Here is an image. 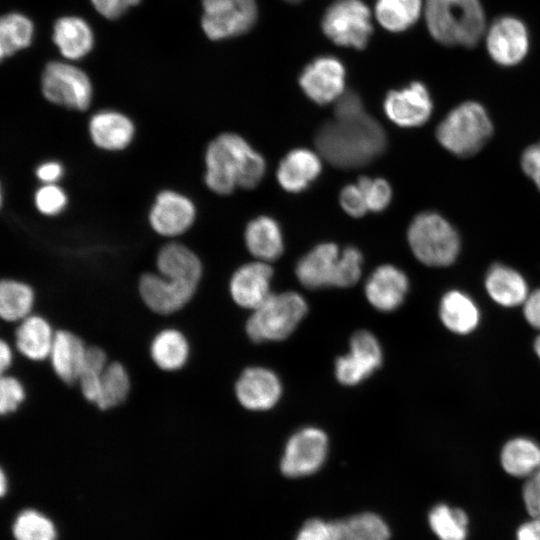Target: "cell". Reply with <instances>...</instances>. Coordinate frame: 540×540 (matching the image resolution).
I'll return each instance as SVG.
<instances>
[{
  "label": "cell",
  "instance_id": "47",
  "mask_svg": "<svg viewBox=\"0 0 540 540\" xmlns=\"http://www.w3.org/2000/svg\"><path fill=\"white\" fill-rule=\"evenodd\" d=\"M524 173L534 182L540 191V142L527 147L521 156Z\"/></svg>",
  "mask_w": 540,
  "mask_h": 540
},
{
  "label": "cell",
  "instance_id": "35",
  "mask_svg": "<svg viewBox=\"0 0 540 540\" xmlns=\"http://www.w3.org/2000/svg\"><path fill=\"white\" fill-rule=\"evenodd\" d=\"M130 390L127 370L119 362L107 365L101 378V387L97 407L101 410L113 408L122 403Z\"/></svg>",
  "mask_w": 540,
  "mask_h": 540
},
{
  "label": "cell",
  "instance_id": "18",
  "mask_svg": "<svg viewBox=\"0 0 540 540\" xmlns=\"http://www.w3.org/2000/svg\"><path fill=\"white\" fill-rule=\"evenodd\" d=\"M341 252L333 243H323L303 256L296 266L298 280L307 288L337 285Z\"/></svg>",
  "mask_w": 540,
  "mask_h": 540
},
{
  "label": "cell",
  "instance_id": "24",
  "mask_svg": "<svg viewBox=\"0 0 540 540\" xmlns=\"http://www.w3.org/2000/svg\"><path fill=\"white\" fill-rule=\"evenodd\" d=\"M55 333L41 316L30 315L20 321L15 332L18 351L32 361H43L50 356Z\"/></svg>",
  "mask_w": 540,
  "mask_h": 540
},
{
  "label": "cell",
  "instance_id": "1",
  "mask_svg": "<svg viewBox=\"0 0 540 540\" xmlns=\"http://www.w3.org/2000/svg\"><path fill=\"white\" fill-rule=\"evenodd\" d=\"M386 143L382 126L365 111L326 122L315 137L320 154L344 169L368 164L384 151Z\"/></svg>",
  "mask_w": 540,
  "mask_h": 540
},
{
  "label": "cell",
  "instance_id": "48",
  "mask_svg": "<svg viewBox=\"0 0 540 540\" xmlns=\"http://www.w3.org/2000/svg\"><path fill=\"white\" fill-rule=\"evenodd\" d=\"M94 8L108 19L119 18L129 7L139 3L140 0H90Z\"/></svg>",
  "mask_w": 540,
  "mask_h": 540
},
{
  "label": "cell",
  "instance_id": "55",
  "mask_svg": "<svg viewBox=\"0 0 540 540\" xmlns=\"http://www.w3.org/2000/svg\"><path fill=\"white\" fill-rule=\"evenodd\" d=\"M285 1H288V2H290V3H297V2H299V1H301V0H285Z\"/></svg>",
  "mask_w": 540,
  "mask_h": 540
},
{
  "label": "cell",
  "instance_id": "38",
  "mask_svg": "<svg viewBox=\"0 0 540 540\" xmlns=\"http://www.w3.org/2000/svg\"><path fill=\"white\" fill-rule=\"evenodd\" d=\"M107 365V356L101 348L91 347L87 350L84 367L78 381L85 399L95 405L100 394L102 374Z\"/></svg>",
  "mask_w": 540,
  "mask_h": 540
},
{
  "label": "cell",
  "instance_id": "3",
  "mask_svg": "<svg viewBox=\"0 0 540 540\" xmlns=\"http://www.w3.org/2000/svg\"><path fill=\"white\" fill-rule=\"evenodd\" d=\"M423 13L429 34L444 46L474 47L487 30L480 0H424Z\"/></svg>",
  "mask_w": 540,
  "mask_h": 540
},
{
  "label": "cell",
  "instance_id": "2",
  "mask_svg": "<svg viewBox=\"0 0 540 540\" xmlns=\"http://www.w3.org/2000/svg\"><path fill=\"white\" fill-rule=\"evenodd\" d=\"M205 164L206 185L221 195L231 193L237 186L255 187L265 172L263 157L233 133L221 134L209 143Z\"/></svg>",
  "mask_w": 540,
  "mask_h": 540
},
{
  "label": "cell",
  "instance_id": "17",
  "mask_svg": "<svg viewBox=\"0 0 540 540\" xmlns=\"http://www.w3.org/2000/svg\"><path fill=\"white\" fill-rule=\"evenodd\" d=\"M239 403L249 410L272 408L280 399L282 386L278 376L263 367L247 368L235 385Z\"/></svg>",
  "mask_w": 540,
  "mask_h": 540
},
{
  "label": "cell",
  "instance_id": "6",
  "mask_svg": "<svg viewBox=\"0 0 540 540\" xmlns=\"http://www.w3.org/2000/svg\"><path fill=\"white\" fill-rule=\"evenodd\" d=\"M306 313L307 303L300 294H271L253 310L246 331L255 342L283 340L296 329Z\"/></svg>",
  "mask_w": 540,
  "mask_h": 540
},
{
  "label": "cell",
  "instance_id": "46",
  "mask_svg": "<svg viewBox=\"0 0 540 540\" xmlns=\"http://www.w3.org/2000/svg\"><path fill=\"white\" fill-rule=\"evenodd\" d=\"M523 500L532 517L540 516V468L528 477L523 487Z\"/></svg>",
  "mask_w": 540,
  "mask_h": 540
},
{
  "label": "cell",
  "instance_id": "52",
  "mask_svg": "<svg viewBox=\"0 0 540 540\" xmlns=\"http://www.w3.org/2000/svg\"><path fill=\"white\" fill-rule=\"evenodd\" d=\"M13 355L10 346L5 342L0 343V368L4 372L12 363Z\"/></svg>",
  "mask_w": 540,
  "mask_h": 540
},
{
  "label": "cell",
  "instance_id": "21",
  "mask_svg": "<svg viewBox=\"0 0 540 540\" xmlns=\"http://www.w3.org/2000/svg\"><path fill=\"white\" fill-rule=\"evenodd\" d=\"M87 347L72 332L59 330L55 333L50 362L55 374L65 383L79 380L82 373Z\"/></svg>",
  "mask_w": 540,
  "mask_h": 540
},
{
  "label": "cell",
  "instance_id": "54",
  "mask_svg": "<svg viewBox=\"0 0 540 540\" xmlns=\"http://www.w3.org/2000/svg\"><path fill=\"white\" fill-rule=\"evenodd\" d=\"M534 350L540 359V335L535 339Z\"/></svg>",
  "mask_w": 540,
  "mask_h": 540
},
{
  "label": "cell",
  "instance_id": "49",
  "mask_svg": "<svg viewBox=\"0 0 540 540\" xmlns=\"http://www.w3.org/2000/svg\"><path fill=\"white\" fill-rule=\"evenodd\" d=\"M523 313L526 321L540 330V289L530 293L523 303Z\"/></svg>",
  "mask_w": 540,
  "mask_h": 540
},
{
  "label": "cell",
  "instance_id": "11",
  "mask_svg": "<svg viewBox=\"0 0 540 540\" xmlns=\"http://www.w3.org/2000/svg\"><path fill=\"white\" fill-rule=\"evenodd\" d=\"M328 451L327 435L319 428L306 427L288 440L281 459V471L288 477H302L316 472Z\"/></svg>",
  "mask_w": 540,
  "mask_h": 540
},
{
  "label": "cell",
  "instance_id": "27",
  "mask_svg": "<svg viewBox=\"0 0 540 540\" xmlns=\"http://www.w3.org/2000/svg\"><path fill=\"white\" fill-rule=\"evenodd\" d=\"M439 315L447 329L460 335L471 333L480 320L479 309L475 302L458 290H451L442 297Z\"/></svg>",
  "mask_w": 540,
  "mask_h": 540
},
{
  "label": "cell",
  "instance_id": "22",
  "mask_svg": "<svg viewBox=\"0 0 540 540\" xmlns=\"http://www.w3.org/2000/svg\"><path fill=\"white\" fill-rule=\"evenodd\" d=\"M321 161L313 151L299 148L290 151L280 162L277 180L292 193L305 190L320 174Z\"/></svg>",
  "mask_w": 540,
  "mask_h": 540
},
{
  "label": "cell",
  "instance_id": "9",
  "mask_svg": "<svg viewBox=\"0 0 540 540\" xmlns=\"http://www.w3.org/2000/svg\"><path fill=\"white\" fill-rule=\"evenodd\" d=\"M202 28L212 40L247 32L257 18L255 0H202Z\"/></svg>",
  "mask_w": 540,
  "mask_h": 540
},
{
  "label": "cell",
  "instance_id": "44",
  "mask_svg": "<svg viewBox=\"0 0 540 540\" xmlns=\"http://www.w3.org/2000/svg\"><path fill=\"white\" fill-rule=\"evenodd\" d=\"M25 399V389L15 377L4 375L0 381V412L2 415L17 410Z\"/></svg>",
  "mask_w": 540,
  "mask_h": 540
},
{
  "label": "cell",
  "instance_id": "36",
  "mask_svg": "<svg viewBox=\"0 0 540 540\" xmlns=\"http://www.w3.org/2000/svg\"><path fill=\"white\" fill-rule=\"evenodd\" d=\"M429 523L440 540H465L467 536L468 519L460 509L439 504L431 510Z\"/></svg>",
  "mask_w": 540,
  "mask_h": 540
},
{
  "label": "cell",
  "instance_id": "41",
  "mask_svg": "<svg viewBox=\"0 0 540 540\" xmlns=\"http://www.w3.org/2000/svg\"><path fill=\"white\" fill-rule=\"evenodd\" d=\"M362 254L355 247H347L341 252L336 287H350L360 278Z\"/></svg>",
  "mask_w": 540,
  "mask_h": 540
},
{
  "label": "cell",
  "instance_id": "4",
  "mask_svg": "<svg viewBox=\"0 0 540 540\" xmlns=\"http://www.w3.org/2000/svg\"><path fill=\"white\" fill-rule=\"evenodd\" d=\"M493 133L492 122L478 102L466 101L452 109L436 129L438 142L459 157L479 152Z\"/></svg>",
  "mask_w": 540,
  "mask_h": 540
},
{
  "label": "cell",
  "instance_id": "20",
  "mask_svg": "<svg viewBox=\"0 0 540 540\" xmlns=\"http://www.w3.org/2000/svg\"><path fill=\"white\" fill-rule=\"evenodd\" d=\"M272 268L266 263L254 262L241 266L232 276L230 293L241 307L256 309L270 295Z\"/></svg>",
  "mask_w": 540,
  "mask_h": 540
},
{
  "label": "cell",
  "instance_id": "15",
  "mask_svg": "<svg viewBox=\"0 0 540 540\" xmlns=\"http://www.w3.org/2000/svg\"><path fill=\"white\" fill-rule=\"evenodd\" d=\"M197 285L174 281L153 273H145L139 281V293L154 312L171 314L180 310L193 297Z\"/></svg>",
  "mask_w": 540,
  "mask_h": 540
},
{
  "label": "cell",
  "instance_id": "37",
  "mask_svg": "<svg viewBox=\"0 0 540 540\" xmlns=\"http://www.w3.org/2000/svg\"><path fill=\"white\" fill-rule=\"evenodd\" d=\"M342 540H388L386 523L376 514L363 513L340 521Z\"/></svg>",
  "mask_w": 540,
  "mask_h": 540
},
{
  "label": "cell",
  "instance_id": "12",
  "mask_svg": "<svg viewBox=\"0 0 540 540\" xmlns=\"http://www.w3.org/2000/svg\"><path fill=\"white\" fill-rule=\"evenodd\" d=\"M382 362V349L376 337L368 331L355 333L349 352L337 359L335 374L344 385H356L368 378Z\"/></svg>",
  "mask_w": 540,
  "mask_h": 540
},
{
  "label": "cell",
  "instance_id": "42",
  "mask_svg": "<svg viewBox=\"0 0 540 540\" xmlns=\"http://www.w3.org/2000/svg\"><path fill=\"white\" fill-rule=\"evenodd\" d=\"M66 204L65 192L55 184H46L35 193V205L44 215H56L65 208Z\"/></svg>",
  "mask_w": 540,
  "mask_h": 540
},
{
  "label": "cell",
  "instance_id": "16",
  "mask_svg": "<svg viewBox=\"0 0 540 540\" xmlns=\"http://www.w3.org/2000/svg\"><path fill=\"white\" fill-rule=\"evenodd\" d=\"M193 202L174 191L160 192L150 210L149 221L153 230L163 236L184 233L195 218Z\"/></svg>",
  "mask_w": 540,
  "mask_h": 540
},
{
  "label": "cell",
  "instance_id": "10",
  "mask_svg": "<svg viewBox=\"0 0 540 540\" xmlns=\"http://www.w3.org/2000/svg\"><path fill=\"white\" fill-rule=\"evenodd\" d=\"M485 45L490 58L496 64L512 67L520 64L528 54L529 32L519 18L502 16L486 30Z\"/></svg>",
  "mask_w": 540,
  "mask_h": 540
},
{
  "label": "cell",
  "instance_id": "28",
  "mask_svg": "<svg viewBox=\"0 0 540 540\" xmlns=\"http://www.w3.org/2000/svg\"><path fill=\"white\" fill-rule=\"evenodd\" d=\"M53 41L64 57L77 60L91 50L93 35L83 19L65 16L59 18L54 24Z\"/></svg>",
  "mask_w": 540,
  "mask_h": 540
},
{
  "label": "cell",
  "instance_id": "19",
  "mask_svg": "<svg viewBox=\"0 0 540 540\" xmlns=\"http://www.w3.org/2000/svg\"><path fill=\"white\" fill-rule=\"evenodd\" d=\"M408 288L409 281L403 271L393 265H381L368 278L365 294L377 310L390 312L402 304Z\"/></svg>",
  "mask_w": 540,
  "mask_h": 540
},
{
  "label": "cell",
  "instance_id": "43",
  "mask_svg": "<svg viewBox=\"0 0 540 540\" xmlns=\"http://www.w3.org/2000/svg\"><path fill=\"white\" fill-rule=\"evenodd\" d=\"M296 540H342L340 521L310 519L303 525Z\"/></svg>",
  "mask_w": 540,
  "mask_h": 540
},
{
  "label": "cell",
  "instance_id": "31",
  "mask_svg": "<svg viewBox=\"0 0 540 540\" xmlns=\"http://www.w3.org/2000/svg\"><path fill=\"white\" fill-rule=\"evenodd\" d=\"M500 461L508 474L529 477L540 468V446L530 438H513L503 446Z\"/></svg>",
  "mask_w": 540,
  "mask_h": 540
},
{
  "label": "cell",
  "instance_id": "34",
  "mask_svg": "<svg viewBox=\"0 0 540 540\" xmlns=\"http://www.w3.org/2000/svg\"><path fill=\"white\" fill-rule=\"evenodd\" d=\"M32 35L33 24L26 16L19 13L2 16L0 21L1 59L27 47L31 43Z\"/></svg>",
  "mask_w": 540,
  "mask_h": 540
},
{
  "label": "cell",
  "instance_id": "39",
  "mask_svg": "<svg viewBox=\"0 0 540 540\" xmlns=\"http://www.w3.org/2000/svg\"><path fill=\"white\" fill-rule=\"evenodd\" d=\"M17 540H54L55 530L52 523L35 511L21 513L13 528Z\"/></svg>",
  "mask_w": 540,
  "mask_h": 540
},
{
  "label": "cell",
  "instance_id": "53",
  "mask_svg": "<svg viewBox=\"0 0 540 540\" xmlns=\"http://www.w3.org/2000/svg\"><path fill=\"white\" fill-rule=\"evenodd\" d=\"M6 477H5V474H4V471L2 470L1 471V477H0V492L2 495H4L5 493V490H6Z\"/></svg>",
  "mask_w": 540,
  "mask_h": 540
},
{
  "label": "cell",
  "instance_id": "51",
  "mask_svg": "<svg viewBox=\"0 0 540 540\" xmlns=\"http://www.w3.org/2000/svg\"><path fill=\"white\" fill-rule=\"evenodd\" d=\"M517 540H540V516L532 517L518 529Z\"/></svg>",
  "mask_w": 540,
  "mask_h": 540
},
{
  "label": "cell",
  "instance_id": "26",
  "mask_svg": "<svg viewBox=\"0 0 540 540\" xmlns=\"http://www.w3.org/2000/svg\"><path fill=\"white\" fill-rule=\"evenodd\" d=\"M160 275L194 284H199L202 265L199 258L186 246L170 243L161 248L157 255Z\"/></svg>",
  "mask_w": 540,
  "mask_h": 540
},
{
  "label": "cell",
  "instance_id": "13",
  "mask_svg": "<svg viewBox=\"0 0 540 540\" xmlns=\"http://www.w3.org/2000/svg\"><path fill=\"white\" fill-rule=\"evenodd\" d=\"M387 117L401 127L424 124L433 111V101L426 86L418 81L400 90L390 91L384 100Z\"/></svg>",
  "mask_w": 540,
  "mask_h": 540
},
{
  "label": "cell",
  "instance_id": "25",
  "mask_svg": "<svg viewBox=\"0 0 540 540\" xmlns=\"http://www.w3.org/2000/svg\"><path fill=\"white\" fill-rule=\"evenodd\" d=\"M485 288L489 296L504 307L521 305L529 295L522 275L503 264L490 267L485 278Z\"/></svg>",
  "mask_w": 540,
  "mask_h": 540
},
{
  "label": "cell",
  "instance_id": "50",
  "mask_svg": "<svg viewBox=\"0 0 540 540\" xmlns=\"http://www.w3.org/2000/svg\"><path fill=\"white\" fill-rule=\"evenodd\" d=\"M63 168L56 161H49L41 164L36 170L37 178L45 184H54L61 178Z\"/></svg>",
  "mask_w": 540,
  "mask_h": 540
},
{
  "label": "cell",
  "instance_id": "5",
  "mask_svg": "<svg viewBox=\"0 0 540 540\" xmlns=\"http://www.w3.org/2000/svg\"><path fill=\"white\" fill-rule=\"evenodd\" d=\"M408 242L415 257L425 265H451L460 250V238L454 227L433 212L418 214L408 228Z\"/></svg>",
  "mask_w": 540,
  "mask_h": 540
},
{
  "label": "cell",
  "instance_id": "7",
  "mask_svg": "<svg viewBox=\"0 0 540 540\" xmlns=\"http://www.w3.org/2000/svg\"><path fill=\"white\" fill-rule=\"evenodd\" d=\"M322 28L335 44L363 49L373 28L369 8L361 0H335L326 10Z\"/></svg>",
  "mask_w": 540,
  "mask_h": 540
},
{
  "label": "cell",
  "instance_id": "8",
  "mask_svg": "<svg viewBox=\"0 0 540 540\" xmlns=\"http://www.w3.org/2000/svg\"><path fill=\"white\" fill-rule=\"evenodd\" d=\"M41 89L48 101L69 109L84 111L91 102L89 78L82 70L67 63H47L41 77Z\"/></svg>",
  "mask_w": 540,
  "mask_h": 540
},
{
  "label": "cell",
  "instance_id": "32",
  "mask_svg": "<svg viewBox=\"0 0 540 540\" xmlns=\"http://www.w3.org/2000/svg\"><path fill=\"white\" fill-rule=\"evenodd\" d=\"M424 11L423 0H377L379 23L388 31L402 32L413 26Z\"/></svg>",
  "mask_w": 540,
  "mask_h": 540
},
{
  "label": "cell",
  "instance_id": "23",
  "mask_svg": "<svg viewBox=\"0 0 540 540\" xmlns=\"http://www.w3.org/2000/svg\"><path fill=\"white\" fill-rule=\"evenodd\" d=\"M134 131L132 121L116 111H100L89 122V133L94 144L109 151L126 148L133 139Z\"/></svg>",
  "mask_w": 540,
  "mask_h": 540
},
{
  "label": "cell",
  "instance_id": "40",
  "mask_svg": "<svg viewBox=\"0 0 540 540\" xmlns=\"http://www.w3.org/2000/svg\"><path fill=\"white\" fill-rule=\"evenodd\" d=\"M368 210L379 212L384 210L391 201L392 190L389 183L382 178L371 179L369 177H361L358 180Z\"/></svg>",
  "mask_w": 540,
  "mask_h": 540
},
{
  "label": "cell",
  "instance_id": "45",
  "mask_svg": "<svg viewBox=\"0 0 540 540\" xmlns=\"http://www.w3.org/2000/svg\"><path fill=\"white\" fill-rule=\"evenodd\" d=\"M342 208L353 217H362L368 210L364 194L358 184L346 185L340 193Z\"/></svg>",
  "mask_w": 540,
  "mask_h": 540
},
{
  "label": "cell",
  "instance_id": "14",
  "mask_svg": "<svg viewBox=\"0 0 540 540\" xmlns=\"http://www.w3.org/2000/svg\"><path fill=\"white\" fill-rule=\"evenodd\" d=\"M345 70L334 57H319L305 67L299 83L315 103L324 105L337 100L344 91Z\"/></svg>",
  "mask_w": 540,
  "mask_h": 540
},
{
  "label": "cell",
  "instance_id": "33",
  "mask_svg": "<svg viewBox=\"0 0 540 540\" xmlns=\"http://www.w3.org/2000/svg\"><path fill=\"white\" fill-rule=\"evenodd\" d=\"M34 291L26 283L5 279L0 284V315L8 322L22 321L32 311Z\"/></svg>",
  "mask_w": 540,
  "mask_h": 540
},
{
  "label": "cell",
  "instance_id": "30",
  "mask_svg": "<svg viewBox=\"0 0 540 540\" xmlns=\"http://www.w3.org/2000/svg\"><path fill=\"white\" fill-rule=\"evenodd\" d=\"M189 343L182 332L167 328L155 335L150 355L155 365L165 371L181 369L189 357Z\"/></svg>",
  "mask_w": 540,
  "mask_h": 540
},
{
  "label": "cell",
  "instance_id": "29",
  "mask_svg": "<svg viewBox=\"0 0 540 540\" xmlns=\"http://www.w3.org/2000/svg\"><path fill=\"white\" fill-rule=\"evenodd\" d=\"M248 250L262 260H275L283 251V238L278 223L268 216L252 220L245 230Z\"/></svg>",
  "mask_w": 540,
  "mask_h": 540
}]
</instances>
